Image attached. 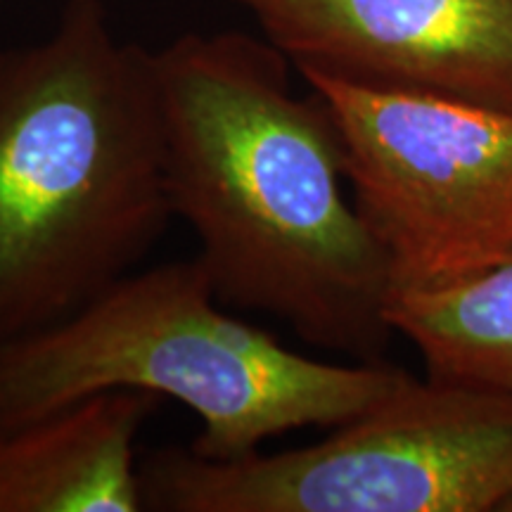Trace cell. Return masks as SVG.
Returning <instances> with one entry per match:
<instances>
[{
    "mask_svg": "<svg viewBox=\"0 0 512 512\" xmlns=\"http://www.w3.org/2000/svg\"><path fill=\"white\" fill-rule=\"evenodd\" d=\"M335 117L358 214L392 292L470 278L512 254V112L302 74Z\"/></svg>",
    "mask_w": 512,
    "mask_h": 512,
    "instance_id": "5b68a950",
    "label": "cell"
},
{
    "mask_svg": "<svg viewBox=\"0 0 512 512\" xmlns=\"http://www.w3.org/2000/svg\"><path fill=\"white\" fill-rule=\"evenodd\" d=\"M299 74L512 112V0H228Z\"/></svg>",
    "mask_w": 512,
    "mask_h": 512,
    "instance_id": "8992f818",
    "label": "cell"
},
{
    "mask_svg": "<svg viewBox=\"0 0 512 512\" xmlns=\"http://www.w3.org/2000/svg\"><path fill=\"white\" fill-rule=\"evenodd\" d=\"M159 399L112 389L0 427V512L145 510L136 441Z\"/></svg>",
    "mask_w": 512,
    "mask_h": 512,
    "instance_id": "52a82bcc",
    "label": "cell"
},
{
    "mask_svg": "<svg viewBox=\"0 0 512 512\" xmlns=\"http://www.w3.org/2000/svg\"><path fill=\"white\" fill-rule=\"evenodd\" d=\"M140 486L159 512L512 510V394L408 375L316 444L238 460L166 446Z\"/></svg>",
    "mask_w": 512,
    "mask_h": 512,
    "instance_id": "277c9868",
    "label": "cell"
},
{
    "mask_svg": "<svg viewBox=\"0 0 512 512\" xmlns=\"http://www.w3.org/2000/svg\"><path fill=\"white\" fill-rule=\"evenodd\" d=\"M266 38L183 34L155 50L174 216L226 309L280 318L313 347L380 363L387 256L347 195L330 107L299 98Z\"/></svg>",
    "mask_w": 512,
    "mask_h": 512,
    "instance_id": "6da1fadb",
    "label": "cell"
},
{
    "mask_svg": "<svg viewBox=\"0 0 512 512\" xmlns=\"http://www.w3.org/2000/svg\"><path fill=\"white\" fill-rule=\"evenodd\" d=\"M171 219L155 50L102 0L0 50V349L138 271Z\"/></svg>",
    "mask_w": 512,
    "mask_h": 512,
    "instance_id": "7a4b0ae2",
    "label": "cell"
},
{
    "mask_svg": "<svg viewBox=\"0 0 512 512\" xmlns=\"http://www.w3.org/2000/svg\"><path fill=\"white\" fill-rule=\"evenodd\" d=\"M384 318L427 377L512 394V254L456 283L396 290Z\"/></svg>",
    "mask_w": 512,
    "mask_h": 512,
    "instance_id": "ba28073f",
    "label": "cell"
},
{
    "mask_svg": "<svg viewBox=\"0 0 512 512\" xmlns=\"http://www.w3.org/2000/svg\"><path fill=\"white\" fill-rule=\"evenodd\" d=\"M223 309L197 259L128 273L72 318L0 349V427L138 389L200 418L192 453L238 460L273 437L342 425L408 380L384 361L297 354Z\"/></svg>",
    "mask_w": 512,
    "mask_h": 512,
    "instance_id": "3957f363",
    "label": "cell"
}]
</instances>
